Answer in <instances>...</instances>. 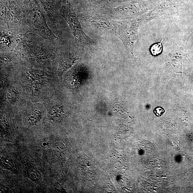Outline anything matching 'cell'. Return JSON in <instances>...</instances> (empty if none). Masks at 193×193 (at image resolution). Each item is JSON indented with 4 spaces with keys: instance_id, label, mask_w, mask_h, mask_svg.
Instances as JSON below:
<instances>
[{
    "instance_id": "obj_6",
    "label": "cell",
    "mask_w": 193,
    "mask_h": 193,
    "mask_svg": "<svg viewBox=\"0 0 193 193\" xmlns=\"http://www.w3.org/2000/svg\"><path fill=\"white\" fill-rule=\"evenodd\" d=\"M41 117V112L39 111L35 110L30 115L29 121L31 123H35L40 119Z\"/></svg>"
},
{
    "instance_id": "obj_7",
    "label": "cell",
    "mask_w": 193,
    "mask_h": 193,
    "mask_svg": "<svg viewBox=\"0 0 193 193\" xmlns=\"http://www.w3.org/2000/svg\"><path fill=\"white\" fill-rule=\"evenodd\" d=\"M164 112V111L161 108H157L155 111V114L157 116H160Z\"/></svg>"
},
{
    "instance_id": "obj_4",
    "label": "cell",
    "mask_w": 193,
    "mask_h": 193,
    "mask_svg": "<svg viewBox=\"0 0 193 193\" xmlns=\"http://www.w3.org/2000/svg\"><path fill=\"white\" fill-rule=\"evenodd\" d=\"M1 165L6 169L9 170L14 169L15 165L13 161L10 159L6 157H2L1 159Z\"/></svg>"
},
{
    "instance_id": "obj_5",
    "label": "cell",
    "mask_w": 193,
    "mask_h": 193,
    "mask_svg": "<svg viewBox=\"0 0 193 193\" xmlns=\"http://www.w3.org/2000/svg\"><path fill=\"white\" fill-rule=\"evenodd\" d=\"M163 50V45L162 41L161 42L155 43L150 48V52L152 55H159L161 54Z\"/></svg>"
},
{
    "instance_id": "obj_1",
    "label": "cell",
    "mask_w": 193,
    "mask_h": 193,
    "mask_svg": "<svg viewBox=\"0 0 193 193\" xmlns=\"http://www.w3.org/2000/svg\"><path fill=\"white\" fill-rule=\"evenodd\" d=\"M61 13L62 16L68 24L78 42L86 45L93 43L92 39L84 32L76 15L69 4L63 7Z\"/></svg>"
},
{
    "instance_id": "obj_2",
    "label": "cell",
    "mask_w": 193,
    "mask_h": 193,
    "mask_svg": "<svg viewBox=\"0 0 193 193\" xmlns=\"http://www.w3.org/2000/svg\"><path fill=\"white\" fill-rule=\"evenodd\" d=\"M26 169L28 176L31 180L33 181H37L40 179V173L39 171L31 165V164H27Z\"/></svg>"
},
{
    "instance_id": "obj_8",
    "label": "cell",
    "mask_w": 193,
    "mask_h": 193,
    "mask_svg": "<svg viewBox=\"0 0 193 193\" xmlns=\"http://www.w3.org/2000/svg\"><path fill=\"white\" fill-rule=\"evenodd\" d=\"M1 187L3 188H4V189H5V190L4 191V192H11L10 190V188H9L7 187H5V186H1Z\"/></svg>"
},
{
    "instance_id": "obj_3",
    "label": "cell",
    "mask_w": 193,
    "mask_h": 193,
    "mask_svg": "<svg viewBox=\"0 0 193 193\" xmlns=\"http://www.w3.org/2000/svg\"><path fill=\"white\" fill-rule=\"evenodd\" d=\"M62 108L60 106H55L50 109L48 113V116L52 119H56L61 116L62 113Z\"/></svg>"
}]
</instances>
